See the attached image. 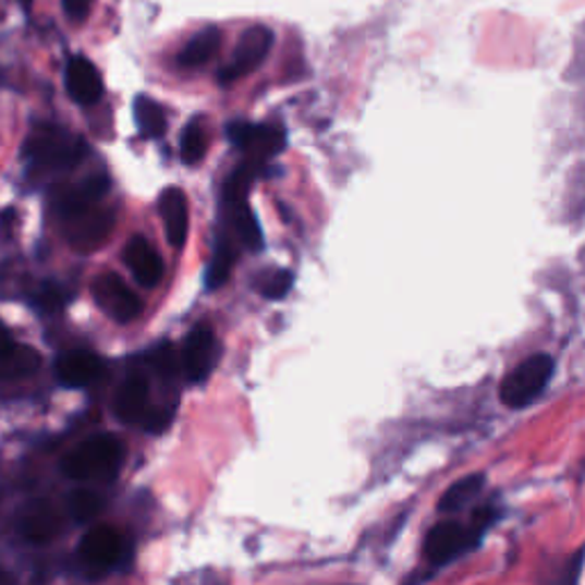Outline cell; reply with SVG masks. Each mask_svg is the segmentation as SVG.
Returning a JSON list of instances; mask_svg holds the SVG:
<instances>
[{"instance_id": "obj_1", "label": "cell", "mask_w": 585, "mask_h": 585, "mask_svg": "<svg viewBox=\"0 0 585 585\" xmlns=\"http://www.w3.org/2000/svg\"><path fill=\"white\" fill-rule=\"evenodd\" d=\"M83 139L60 126H39L26 139V160L31 174H51L64 168H74L85 156Z\"/></svg>"}, {"instance_id": "obj_24", "label": "cell", "mask_w": 585, "mask_h": 585, "mask_svg": "<svg viewBox=\"0 0 585 585\" xmlns=\"http://www.w3.org/2000/svg\"><path fill=\"white\" fill-rule=\"evenodd\" d=\"M204 154H206L204 129L199 126V122H193L181 135V158L188 162V166H197Z\"/></svg>"}, {"instance_id": "obj_6", "label": "cell", "mask_w": 585, "mask_h": 585, "mask_svg": "<svg viewBox=\"0 0 585 585\" xmlns=\"http://www.w3.org/2000/svg\"><path fill=\"white\" fill-rule=\"evenodd\" d=\"M227 137L233 147L245 151L252 160L266 162L268 158L282 154L287 147V133L282 126L272 124H249V122H229Z\"/></svg>"}, {"instance_id": "obj_28", "label": "cell", "mask_w": 585, "mask_h": 585, "mask_svg": "<svg viewBox=\"0 0 585 585\" xmlns=\"http://www.w3.org/2000/svg\"><path fill=\"white\" fill-rule=\"evenodd\" d=\"M14 337L10 334V330H8V325L3 322V320H0V359H3L8 353H10V350L14 348Z\"/></svg>"}, {"instance_id": "obj_26", "label": "cell", "mask_w": 585, "mask_h": 585, "mask_svg": "<svg viewBox=\"0 0 585 585\" xmlns=\"http://www.w3.org/2000/svg\"><path fill=\"white\" fill-rule=\"evenodd\" d=\"M149 364H151V368L158 373L160 378H174L176 370H179V366H176L179 359H176L170 343L156 345L149 353Z\"/></svg>"}, {"instance_id": "obj_23", "label": "cell", "mask_w": 585, "mask_h": 585, "mask_svg": "<svg viewBox=\"0 0 585 585\" xmlns=\"http://www.w3.org/2000/svg\"><path fill=\"white\" fill-rule=\"evenodd\" d=\"M233 264H236V252H233V247L229 243H220V247L214 254V261H210V266L206 270V287L208 289L222 287L227 282Z\"/></svg>"}, {"instance_id": "obj_25", "label": "cell", "mask_w": 585, "mask_h": 585, "mask_svg": "<svg viewBox=\"0 0 585 585\" xmlns=\"http://www.w3.org/2000/svg\"><path fill=\"white\" fill-rule=\"evenodd\" d=\"M69 302V293L64 287L56 284V282H46L39 287L37 295H35V307L41 312H58L62 309L64 304Z\"/></svg>"}, {"instance_id": "obj_3", "label": "cell", "mask_w": 585, "mask_h": 585, "mask_svg": "<svg viewBox=\"0 0 585 585\" xmlns=\"http://www.w3.org/2000/svg\"><path fill=\"white\" fill-rule=\"evenodd\" d=\"M553 376V359L549 355H533L524 359L501 382V401L505 407L522 410L540 395Z\"/></svg>"}, {"instance_id": "obj_16", "label": "cell", "mask_w": 585, "mask_h": 585, "mask_svg": "<svg viewBox=\"0 0 585 585\" xmlns=\"http://www.w3.org/2000/svg\"><path fill=\"white\" fill-rule=\"evenodd\" d=\"M160 216L168 241L174 247H183L185 239H188V202L179 188H168L160 195Z\"/></svg>"}, {"instance_id": "obj_22", "label": "cell", "mask_w": 585, "mask_h": 585, "mask_svg": "<svg viewBox=\"0 0 585 585\" xmlns=\"http://www.w3.org/2000/svg\"><path fill=\"white\" fill-rule=\"evenodd\" d=\"M66 508H69V514H72L76 522L85 524V522L95 520L97 514L101 512L103 499L92 489H76V491H72V497H69Z\"/></svg>"}, {"instance_id": "obj_18", "label": "cell", "mask_w": 585, "mask_h": 585, "mask_svg": "<svg viewBox=\"0 0 585 585\" xmlns=\"http://www.w3.org/2000/svg\"><path fill=\"white\" fill-rule=\"evenodd\" d=\"M41 357L33 345L26 343H14L10 353L0 359V380H16L33 376L39 368Z\"/></svg>"}, {"instance_id": "obj_11", "label": "cell", "mask_w": 585, "mask_h": 585, "mask_svg": "<svg viewBox=\"0 0 585 585\" xmlns=\"http://www.w3.org/2000/svg\"><path fill=\"white\" fill-rule=\"evenodd\" d=\"M124 553L122 535L110 526H97L85 533L81 540V556L92 568H112Z\"/></svg>"}, {"instance_id": "obj_17", "label": "cell", "mask_w": 585, "mask_h": 585, "mask_svg": "<svg viewBox=\"0 0 585 585\" xmlns=\"http://www.w3.org/2000/svg\"><path fill=\"white\" fill-rule=\"evenodd\" d=\"M220 44L222 33L216 26H208L183 46V51L179 53V64L185 69H197L208 60H214V56L220 51Z\"/></svg>"}, {"instance_id": "obj_21", "label": "cell", "mask_w": 585, "mask_h": 585, "mask_svg": "<svg viewBox=\"0 0 585 585\" xmlns=\"http://www.w3.org/2000/svg\"><path fill=\"white\" fill-rule=\"evenodd\" d=\"M295 277L291 270L282 268H268L259 277H256V289L268 300H282L291 291Z\"/></svg>"}, {"instance_id": "obj_7", "label": "cell", "mask_w": 585, "mask_h": 585, "mask_svg": "<svg viewBox=\"0 0 585 585\" xmlns=\"http://www.w3.org/2000/svg\"><path fill=\"white\" fill-rule=\"evenodd\" d=\"M92 293H95L99 307L117 322H129L143 314V300L129 289L120 275L103 272L101 277H97Z\"/></svg>"}, {"instance_id": "obj_8", "label": "cell", "mask_w": 585, "mask_h": 585, "mask_svg": "<svg viewBox=\"0 0 585 585\" xmlns=\"http://www.w3.org/2000/svg\"><path fill=\"white\" fill-rule=\"evenodd\" d=\"M218 362V343L210 327L197 325L183 343L181 364L191 382H204Z\"/></svg>"}, {"instance_id": "obj_29", "label": "cell", "mask_w": 585, "mask_h": 585, "mask_svg": "<svg viewBox=\"0 0 585 585\" xmlns=\"http://www.w3.org/2000/svg\"><path fill=\"white\" fill-rule=\"evenodd\" d=\"M19 3H21V8H23V10H26V12H31V8H33V3H35V0H19Z\"/></svg>"}, {"instance_id": "obj_9", "label": "cell", "mask_w": 585, "mask_h": 585, "mask_svg": "<svg viewBox=\"0 0 585 585\" xmlns=\"http://www.w3.org/2000/svg\"><path fill=\"white\" fill-rule=\"evenodd\" d=\"M474 545L472 531H464L458 522H441L430 528L426 535V558L435 568H441L451 563L453 558H458L464 549H470Z\"/></svg>"}, {"instance_id": "obj_2", "label": "cell", "mask_w": 585, "mask_h": 585, "mask_svg": "<svg viewBox=\"0 0 585 585\" xmlns=\"http://www.w3.org/2000/svg\"><path fill=\"white\" fill-rule=\"evenodd\" d=\"M124 462L122 441L112 435H97L76 447L62 460V474L74 480H108Z\"/></svg>"}, {"instance_id": "obj_19", "label": "cell", "mask_w": 585, "mask_h": 585, "mask_svg": "<svg viewBox=\"0 0 585 585\" xmlns=\"http://www.w3.org/2000/svg\"><path fill=\"white\" fill-rule=\"evenodd\" d=\"M133 112H135V122H137V129L139 133H143L145 137H160L162 133L168 131V120H166V110L160 108V103H156L154 99L149 97H137L135 99V106H133Z\"/></svg>"}, {"instance_id": "obj_12", "label": "cell", "mask_w": 585, "mask_h": 585, "mask_svg": "<svg viewBox=\"0 0 585 585\" xmlns=\"http://www.w3.org/2000/svg\"><path fill=\"white\" fill-rule=\"evenodd\" d=\"M103 362L87 350H72L56 362V378L62 387L83 389L101 378Z\"/></svg>"}, {"instance_id": "obj_10", "label": "cell", "mask_w": 585, "mask_h": 585, "mask_svg": "<svg viewBox=\"0 0 585 585\" xmlns=\"http://www.w3.org/2000/svg\"><path fill=\"white\" fill-rule=\"evenodd\" d=\"M64 85L69 97H72L78 106H95L103 97V81L99 69L83 56L69 60L64 72Z\"/></svg>"}, {"instance_id": "obj_14", "label": "cell", "mask_w": 585, "mask_h": 585, "mask_svg": "<svg viewBox=\"0 0 585 585\" xmlns=\"http://www.w3.org/2000/svg\"><path fill=\"white\" fill-rule=\"evenodd\" d=\"M124 259H126V266L131 268L133 277L147 289L158 287L162 275H166V266H162L160 254L143 236L131 239V243L126 245V252H124Z\"/></svg>"}, {"instance_id": "obj_13", "label": "cell", "mask_w": 585, "mask_h": 585, "mask_svg": "<svg viewBox=\"0 0 585 585\" xmlns=\"http://www.w3.org/2000/svg\"><path fill=\"white\" fill-rule=\"evenodd\" d=\"M149 410V380L143 373H131L114 395V414L122 424H139Z\"/></svg>"}, {"instance_id": "obj_27", "label": "cell", "mask_w": 585, "mask_h": 585, "mask_svg": "<svg viewBox=\"0 0 585 585\" xmlns=\"http://www.w3.org/2000/svg\"><path fill=\"white\" fill-rule=\"evenodd\" d=\"M62 10H64V14L69 19L81 23V21H85L89 16L92 0H62Z\"/></svg>"}, {"instance_id": "obj_4", "label": "cell", "mask_w": 585, "mask_h": 585, "mask_svg": "<svg viewBox=\"0 0 585 585\" xmlns=\"http://www.w3.org/2000/svg\"><path fill=\"white\" fill-rule=\"evenodd\" d=\"M272 44H275V35L270 28H266V26L247 28L241 35L239 46H236V51H233L231 60L220 69L218 81L222 85H229L233 81L249 76L254 69H259L264 64V60L268 58V53L272 49Z\"/></svg>"}, {"instance_id": "obj_30", "label": "cell", "mask_w": 585, "mask_h": 585, "mask_svg": "<svg viewBox=\"0 0 585 585\" xmlns=\"http://www.w3.org/2000/svg\"><path fill=\"white\" fill-rule=\"evenodd\" d=\"M14 578L10 576V574H5V572H0V583H12Z\"/></svg>"}, {"instance_id": "obj_15", "label": "cell", "mask_w": 585, "mask_h": 585, "mask_svg": "<svg viewBox=\"0 0 585 585\" xmlns=\"http://www.w3.org/2000/svg\"><path fill=\"white\" fill-rule=\"evenodd\" d=\"M19 531L28 543L44 545L53 540L60 531V517L51 503L35 501L19 517Z\"/></svg>"}, {"instance_id": "obj_5", "label": "cell", "mask_w": 585, "mask_h": 585, "mask_svg": "<svg viewBox=\"0 0 585 585\" xmlns=\"http://www.w3.org/2000/svg\"><path fill=\"white\" fill-rule=\"evenodd\" d=\"M60 218L64 222L66 239L81 249L99 247L112 229V214L106 208H99V202L62 210Z\"/></svg>"}, {"instance_id": "obj_20", "label": "cell", "mask_w": 585, "mask_h": 585, "mask_svg": "<svg viewBox=\"0 0 585 585\" xmlns=\"http://www.w3.org/2000/svg\"><path fill=\"white\" fill-rule=\"evenodd\" d=\"M483 485H485L483 474L464 476L462 480H458L455 485H451L447 489V495H443L441 501L437 503V510L439 512H458L460 508H464L466 503H470L478 495V491L483 489Z\"/></svg>"}]
</instances>
